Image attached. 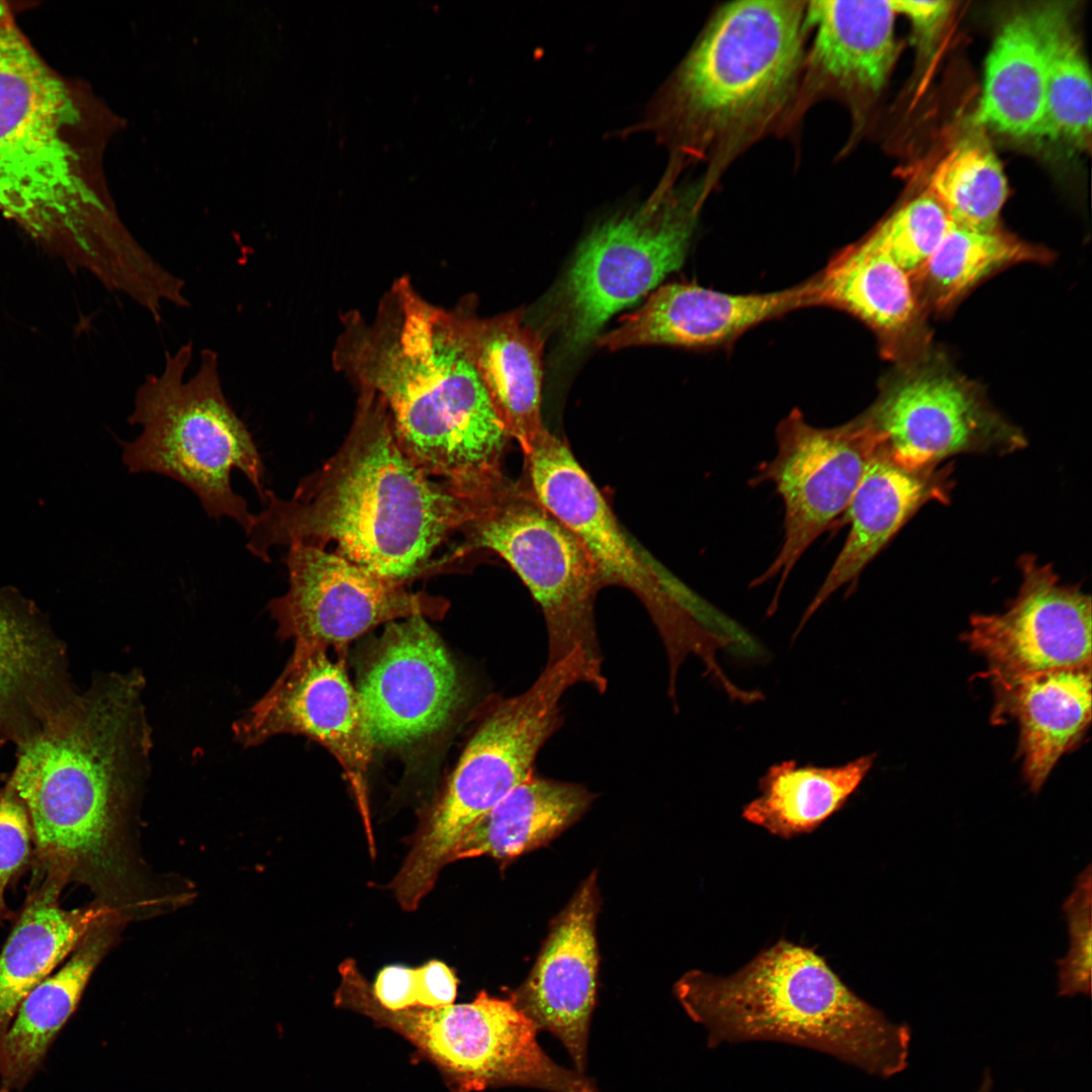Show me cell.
I'll use <instances>...</instances> for the list:
<instances>
[{
	"mask_svg": "<svg viewBox=\"0 0 1092 1092\" xmlns=\"http://www.w3.org/2000/svg\"><path fill=\"white\" fill-rule=\"evenodd\" d=\"M138 671L93 681L16 745L9 780L32 827L34 879L87 886L122 911L125 826L151 736Z\"/></svg>",
	"mask_w": 1092,
	"mask_h": 1092,
	"instance_id": "obj_1",
	"label": "cell"
},
{
	"mask_svg": "<svg viewBox=\"0 0 1092 1092\" xmlns=\"http://www.w3.org/2000/svg\"><path fill=\"white\" fill-rule=\"evenodd\" d=\"M334 364L384 403L397 444L423 472L459 488L502 474L512 440L466 349L454 310L424 299L407 278L368 323L343 317Z\"/></svg>",
	"mask_w": 1092,
	"mask_h": 1092,
	"instance_id": "obj_2",
	"label": "cell"
},
{
	"mask_svg": "<svg viewBox=\"0 0 1092 1092\" xmlns=\"http://www.w3.org/2000/svg\"><path fill=\"white\" fill-rule=\"evenodd\" d=\"M351 429L339 450L304 477L291 498L266 490L246 532L247 549L270 561L275 546L325 548L391 580L421 576L467 518L463 493L436 481L401 451L384 403L358 389Z\"/></svg>",
	"mask_w": 1092,
	"mask_h": 1092,
	"instance_id": "obj_3",
	"label": "cell"
},
{
	"mask_svg": "<svg viewBox=\"0 0 1092 1092\" xmlns=\"http://www.w3.org/2000/svg\"><path fill=\"white\" fill-rule=\"evenodd\" d=\"M674 994L707 1046L779 1041L890 1079L909 1065L912 1029L855 994L812 948L780 940L736 973L684 975Z\"/></svg>",
	"mask_w": 1092,
	"mask_h": 1092,
	"instance_id": "obj_4",
	"label": "cell"
},
{
	"mask_svg": "<svg viewBox=\"0 0 1092 1092\" xmlns=\"http://www.w3.org/2000/svg\"><path fill=\"white\" fill-rule=\"evenodd\" d=\"M807 28L806 2L718 9L672 86L670 115L686 147L720 165L793 114Z\"/></svg>",
	"mask_w": 1092,
	"mask_h": 1092,
	"instance_id": "obj_5",
	"label": "cell"
},
{
	"mask_svg": "<svg viewBox=\"0 0 1092 1092\" xmlns=\"http://www.w3.org/2000/svg\"><path fill=\"white\" fill-rule=\"evenodd\" d=\"M82 111L0 2V210L33 235L86 249L108 217L74 141Z\"/></svg>",
	"mask_w": 1092,
	"mask_h": 1092,
	"instance_id": "obj_6",
	"label": "cell"
},
{
	"mask_svg": "<svg viewBox=\"0 0 1092 1092\" xmlns=\"http://www.w3.org/2000/svg\"><path fill=\"white\" fill-rule=\"evenodd\" d=\"M193 357L189 341L167 352L162 371L138 387L130 425L142 431L122 445L130 473H156L175 479L198 497L209 518H230L246 532L254 514L232 487L237 469L263 502L265 466L246 424L224 395L218 354L201 350L196 372L186 379Z\"/></svg>",
	"mask_w": 1092,
	"mask_h": 1092,
	"instance_id": "obj_7",
	"label": "cell"
},
{
	"mask_svg": "<svg viewBox=\"0 0 1092 1092\" xmlns=\"http://www.w3.org/2000/svg\"><path fill=\"white\" fill-rule=\"evenodd\" d=\"M583 681L581 660L569 654L547 663L527 691L503 700L487 714L391 882L402 909L413 911L420 905L467 830L534 775L539 750L562 721L563 695Z\"/></svg>",
	"mask_w": 1092,
	"mask_h": 1092,
	"instance_id": "obj_8",
	"label": "cell"
},
{
	"mask_svg": "<svg viewBox=\"0 0 1092 1092\" xmlns=\"http://www.w3.org/2000/svg\"><path fill=\"white\" fill-rule=\"evenodd\" d=\"M340 976L335 1004L402 1036L438 1068L452 1092L504 1086L586 1091L584 1075L556 1064L542 1050L538 1028L511 997L481 991L468 1003L390 1010L378 1002L354 962L343 963Z\"/></svg>",
	"mask_w": 1092,
	"mask_h": 1092,
	"instance_id": "obj_9",
	"label": "cell"
},
{
	"mask_svg": "<svg viewBox=\"0 0 1092 1092\" xmlns=\"http://www.w3.org/2000/svg\"><path fill=\"white\" fill-rule=\"evenodd\" d=\"M522 452L532 493L577 537L603 586L626 587L641 600L669 663L709 652L718 635L717 610L633 540L566 443L547 430Z\"/></svg>",
	"mask_w": 1092,
	"mask_h": 1092,
	"instance_id": "obj_10",
	"label": "cell"
},
{
	"mask_svg": "<svg viewBox=\"0 0 1092 1092\" xmlns=\"http://www.w3.org/2000/svg\"><path fill=\"white\" fill-rule=\"evenodd\" d=\"M467 498L468 516L459 530L464 544L457 553L490 550L517 573L544 616L548 663L580 648L602 666L594 606L603 584L577 537L527 484L506 475Z\"/></svg>",
	"mask_w": 1092,
	"mask_h": 1092,
	"instance_id": "obj_11",
	"label": "cell"
},
{
	"mask_svg": "<svg viewBox=\"0 0 1092 1092\" xmlns=\"http://www.w3.org/2000/svg\"><path fill=\"white\" fill-rule=\"evenodd\" d=\"M664 188L639 209L597 226L580 245L562 290L568 342L595 338L616 312L682 265L707 189Z\"/></svg>",
	"mask_w": 1092,
	"mask_h": 1092,
	"instance_id": "obj_12",
	"label": "cell"
},
{
	"mask_svg": "<svg viewBox=\"0 0 1092 1092\" xmlns=\"http://www.w3.org/2000/svg\"><path fill=\"white\" fill-rule=\"evenodd\" d=\"M777 454L760 464L753 485L768 481L784 504V539L774 561L751 586L779 577L768 614L797 562L829 525L845 513L879 442L858 416L819 428L793 411L777 428Z\"/></svg>",
	"mask_w": 1092,
	"mask_h": 1092,
	"instance_id": "obj_13",
	"label": "cell"
},
{
	"mask_svg": "<svg viewBox=\"0 0 1092 1092\" xmlns=\"http://www.w3.org/2000/svg\"><path fill=\"white\" fill-rule=\"evenodd\" d=\"M285 557L288 589L268 609L294 649L340 648L376 626L414 616L442 619L449 602L413 593L337 552L296 543Z\"/></svg>",
	"mask_w": 1092,
	"mask_h": 1092,
	"instance_id": "obj_14",
	"label": "cell"
},
{
	"mask_svg": "<svg viewBox=\"0 0 1092 1092\" xmlns=\"http://www.w3.org/2000/svg\"><path fill=\"white\" fill-rule=\"evenodd\" d=\"M860 419L896 462L909 468L939 465L965 453L1006 454L1026 446L979 390L938 366L910 370L889 381Z\"/></svg>",
	"mask_w": 1092,
	"mask_h": 1092,
	"instance_id": "obj_15",
	"label": "cell"
},
{
	"mask_svg": "<svg viewBox=\"0 0 1092 1092\" xmlns=\"http://www.w3.org/2000/svg\"><path fill=\"white\" fill-rule=\"evenodd\" d=\"M355 688L374 747H404L439 732L464 698L454 659L422 616L386 624Z\"/></svg>",
	"mask_w": 1092,
	"mask_h": 1092,
	"instance_id": "obj_16",
	"label": "cell"
},
{
	"mask_svg": "<svg viewBox=\"0 0 1092 1092\" xmlns=\"http://www.w3.org/2000/svg\"><path fill=\"white\" fill-rule=\"evenodd\" d=\"M244 746L296 734L324 746L341 764L368 817L366 774L374 744L361 702L344 667L327 649H294L269 691L234 724Z\"/></svg>",
	"mask_w": 1092,
	"mask_h": 1092,
	"instance_id": "obj_17",
	"label": "cell"
},
{
	"mask_svg": "<svg viewBox=\"0 0 1092 1092\" xmlns=\"http://www.w3.org/2000/svg\"><path fill=\"white\" fill-rule=\"evenodd\" d=\"M1022 581L1000 614L973 615L963 640L985 657L988 675L1016 676L1091 665V600L1026 554Z\"/></svg>",
	"mask_w": 1092,
	"mask_h": 1092,
	"instance_id": "obj_18",
	"label": "cell"
},
{
	"mask_svg": "<svg viewBox=\"0 0 1092 1092\" xmlns=\"http://www.w3.org/2000/svg\"><path fill=\"white\" fill-rule=\"evenodd\" d=\"M597 875H589L553 922L534 968L511 999L539 1029L557 1037L584 1073L596 1004L599 953Z\"/></svg>",
	"mask_w": 1092,
	"mask_h": 1092,
	"instance_id": "obj_19",
	"label": "cell"
},
{
	"mask_svg": "<svg viewBox=\"0 0 1092 1092\" xmlns=\"http://www.w3.org/2000/svg\"><path fill=\"white\" fill-rule=\"evenodd\" d=\"M815 306L812 279L780 291L733 294L692 283L660 286L638 310L597 338L615 351L643 345L706 349L793 310Z\"/></svg>",
	"mask_w": 1092,
	"mask_h": 1092,
	"instance_id": "obj_20",
	"label": "cell"
},
{
	"mask_svg": "<svg viewBox=\"0 0 1092 1092\" xmlns=\"http://www.w3.org/2000/svg\"><path fill=\"white\" fill-rule=\"evenodd\" d=\"M806 24L814 40L804 57L795 113L818 97H832L858 119L885 87L897 57L891 1H811Z\"/></svg>",
	"mask_w": 1092,
	"mask_h": 1092,
	"instance_id": "obj_21",
	"label": "cell"
},
{
	"mask_svg": "<svg viewBox=\"0 0 1092 1092\" xmlns=\"http://www.w3.org/2000/svg\"><path fill=\"white\" fill-rule=\"evenodd\" d=\"M952 471L949 465L940 464L905 467L878 446L845 511L849 531L844 544L805 610L794 638L840 587L853 589L862 570L920 508L929 502L949 500Z\"/></svg>",
	"mask_w": 1092,
	"mask_h": 1092,
	"instance_id": "obj_22",
	"label": "cell"
},
{
	"mask_svg": "<svg viewBox=\"0 0 1092 1092\" xmlns=\"http://www.w3.org/2000/svg\"><path fill=\"white\" fill-rule=\"evenodd\" d=\"M76 692L48 617L16 587H0V743H17Z\"/></svg>",
	"mask_w": 1092,
	"mask_h": 1092,
	"instance_id": "obj_23",
	"label": "cell"
},
{
	"mask_svg": "<svg viewBox=\"0 0 1092 1092\" xmlns=\"http://www.w3.org/2000/svg\"><path fill=\"white\" fill-rule=\"evenodd\" d=\"M993 720H1015L1018 753L1029 790L1037 794L1058 760L1082 740L1091 721V665L990 677Z\"/></svg>",
	"mask_w": 1092,
	"mask_h": 1092,
	"instance_id": "obj_24",
	"label": "cell"
},
{
	"mask_svg": "<svg viewBox=\"0 0 1092 1092\" xmlns=\"http://www.w3.org/2000/svg\"><path fill=\"white\" fill-rule=\"evenodd\" d=\"M482 383L522 451L547 429L541 416L543 339L522 310L481 318L469 299L454 309Z\"/></svg>",
	"mask_w": 1092,
	"mask_h": 1092,
	"instance_id": "obj_25",
	"label": "cell"
},
{
	"mask_svg": "<svg viewBox=\"0 0 1092 1092\" xmlns=\"http://www.w3.org/2000/svg\"><path fill=\"white\" fill-rule=\"evenodd\" d=\"M125 915L112 909L98 919L65 964L21 1002L0 1041L5 1087L23 1085L42 1062L56 1034L76 1010L95 969L116 940Z\"/></svg>",
	"mask_w": 1092,
	"mask_h": 1092,
	"instance_id": "obj_26",
	"label": "cell"
},
{
	"mask_svg": "<svg viewBox=\"0 0 1092 1092\" xmlns=\"http://www.w3.org/2000/svg\"><path fill=\"white\" fill-rule=\"evenodd\" d=\"M64 888L32 879L0 952V1041L24 998L66 961L111 907L96 901L71 910L59 903Z\"/></svg>",
	"mask_w": 1092,
	"mask_h": 1092,
	"instance_id": "obj_27",
	"label": "cell"
},
{
	"mask_svg": "<svg viewBox=\"0 0 1092 1092\" xmlns=\"http://www.w3.org/2000/svg\"><path fill=\"white\" fill-rule=\"evenodd\" d=\"M592 802L580 785L534 774L467 830L450 863L482 855L509 859L535 849L573 824Z\"/></svg>",
	"mask_w": 1092,
	"mask_h": 1092,
	"instance_id": "obj_28",
	"label": "cell"
},
{
	"mask_svg": "<svg viewBox=\"0 0 1092 1092\" xmlns=\"http://www.w3.org/2000/svg\"><path fill=\"white\" fill-rule=\"evenodd\" d=\"M1045 108V70L1029 10L1011 15L987 56L975 122L1015 138L1038 139Z\"/></svg>",
	"mask_w": 1092,
	"mask_h": 1092,
	"instance_id": "obj_29",
	"label": "cell"
},
{
	"mask_svg": "<svg viewBox=\"0 0 1092 1092\" xmlns=\"http://www.w3.org/2000/svg\"><path fill=\"white\" fill-rule=\"evenodd\" d=\"M812 282L815 306L845 311L884 339L906 331L917 314L912 277L866 239L840 251Z\"/></svg>",
	"mask_w": 1092,
	"mask_h": 1092,
	"instance_id": "obj_30",
	"label": "cell"
},
{
	"mask_svg": "<svg viewBox=\"0 0 1092 1092\" xmlns=\"http://www.w3.org/2000/svg\"><path fill=\"white\" fill-rule=\"evenodd\" d=\"M875 762V754L843 764H800L794 759L770 765L758 781V797L742 817L768 832L790 838L809 833L840 810Z\"/></svg>",
	"mask_w": 1092,
	"mask_h": 1092,
	"instance_id": "obj_31",
	"label": "cell"
},
{
	"mask_svg": "<svg viewBox=\"0 0 1092 1092\" xmlns=\"http://www.w3.org/2000/svg\"><path fill=\"white\" fill-rule=\"evenodd\" d=\"M1045 70V108L1038 139L1090 145L1091 78L1068 3L1046 2L1028 9Z\"/></svg>",
	"mask_w": 1092,
	"mask_h": 1092,
	"instance_id": "obj_32",
	"label": "cell"
},
{
	"mask_svg": "<svg viewBox=\"0 0 1092 1092\" xmlns=\"http://www.w3.org/2000/svg\"><path fill=\"white\" fill-rule=\"evenodd\" d=\"M927 192L951 222L991 231L997 229L1008 189L1000 161L990 146L979 138H969L940 160Z\"/></svg>",
	"mask_w": 1092,
	"mask_h": 1092,
	"instance_id": "obj_33",
	"label": "cell"
},
{
	"mask_svg": "<svg viewBox=\"0 0 1092 1092\" xmlns=\"http://www.w3.org/2000/svg\"><path fill=\"white\" fill-rule=\"evenodd\" d=\"M1044 260V252L998 229L979 231L951 222L941 243L917 275L935 303L946 306L994 271L1010 264Z\"/></svg>",
	"mask_w": 1092,
	"mask_h": 1092,
	"instance_id": "obj_34",
	"label": "cell"
},
{
	"mask_svg": "<svg viewBox=\"0 0 1092 1092\" xmlns=\"http://www.w3.org/2000/svg\"><path fill=\"white\" fill-rule=\"evenodd\" d=\"M950 224L943 207L925 192L892 212L864 239L914 277L931 258Z\"/></svg>",
	"mask_w": 1092,
	"mask_h": 1092,
	"instance_id": "obj_35",
	"label": "cell"
},
{
	"mask_svg": "<svg viewBox=\"0 0 1092 1092\" xmlns=\"http://www.w3.org/2000/svg\"><path fill=\"white\" fill-rule=\"evenodd\" d=\"M1069 949L1058 965V995H1091L1092 873L1091 866L1077 877L1072 893L1063 903Z\"/></svg>",
	"mask_w": 1092,
	"mask_h": 1092,
	"instance_id": "obj_36",
	"label": "cell"
},
{
	"mask_svg": "<svg viewBox=\"0 0 1092 1092\" xmlns=\"http://www.w3.org/2000/svg\"><path fill=\"white\" fill-rule=\"evenodd\" d=\"M34 843L27 810L8 782L0 791V923L14 914L5 902L11 883L32 866Z\"/></svg>",
	"mask_w": 1092,
	"mask_h": 1092,
	"instance_id": "obj_37",
	"label": "cell"
},
{
	"mask_svg": "<svg viewBox=\"0 0 1092 1092\" xmlns=\"http://www.w3.org/2000/svg\"><path fill=\"white\" fill-rule=\"evenodd\" d=\"M891 4L896 14H904L911 20L920 50L929 52L952 10L953 2L896 0Z\"/></svg>",
	"mask_w": 1092,
	"mask_h": 1092,
	"instance_id": "obj_38",
	"label": "cell"
},
{
	"mask_svg": "<svg viewBox=\"0 0 1092 1092\" xmlns=\"http://www.w3.org/2000/svg\"><path fill=\"white\" fill-rule=\"evenodd\" d=\"M372 991L378 1002L387 1009L401 1010L418 1005L416 969L390 966L380 971Z\"/></svg>",
	"mask_w": 1092,
	"mask_h": 1092,
	"instance_id": "obj_39",
	"label": "cell"
},
{
	"mask_svg": "<svg viewBox=\"0 0 1092 1092\" xmlns=\"http://www.w3.org/2000/svg\"><path fill=\"white\" fill-rule=\"evenodd\" d=\"M417 1006L436 1008L453 1004L457 992V979L444 963L431 961L416 969Z\"/></svg>",
	"mask_w": 1092,
	"mask_h": 1092,
	"instance_id": "obj_40",
	"label": "cell"
},
{
	"mask_svg": "<svg viewBox=\"0 0 1092 1092\" xmlns=\"http://www.w3.org/2000/svg\"><path fill=\"white\" fill-rule=\"evenodd\" d=\"M995 1081L990 1068H985L976 1092H994ZM1021 1092V1091H1017Z\"/></svg>",
	"mask_w": 1092,
	"mask_h": 1092,
	"instance_id": "obj_41",
	"label": "cell"
},
{
	"mask_svg": "<svg viewBox=\"0 0 1092 1092\" xmlns=\"http://www.w3.org/2000/svg\"><path fill=\"white\" fill-rule=\"evenodd\" d=\"M0 1092H9V1089H8L7 1087L3 1086V1087H2L1 1089H0Z\"/></svg>",
	"mask_w": 1092,
	"mask_h": 1092,
	"instance_id": "obj_42",
	"label": "cell"
},
{
	"mask_svg": "<svg viewBox=\"0 0 1092 1092\" xmlns=\"http://www.w3.org/2000/svg\"><path fill=\"white\" fill-rule=\"evenodd\" d=\"M1 745H2V744L0 743V746H1Z\"/></svg>",
	"mask_w": 1092,
	"mask_h": 1092,
	"instance_id": "obj_43",
	"label": "cell"
}]
</instances>
